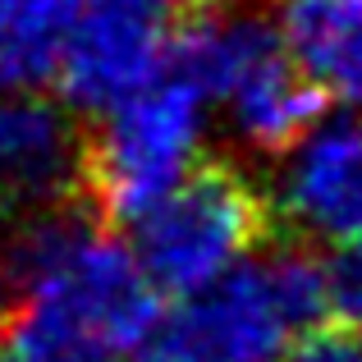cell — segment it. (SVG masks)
I'll list each match as a JSON object with an SVG mask.
<instances>
[{
  "instance_id": "obj_10",
  "label": "cell",
  "mask_w": 362,
  "mask_h": 362,
  "mask_svg": "<svg viewBox=\"0 0 362 362\" xmlns=\"http://www.w3.org/2000/svg\"><path fill=\"white\" fill-rule=\"evenodd\" d=\"M78 0H0V88H42Z\"/></svg>"
},
{
  "instance_id": "obj_1",
  "label": "cell",
  "mask_w": 362,
  "mask_h": 362,
  "mask_svg": "<svg viewBox=\"0 0 362 362\" xmlns=\"http://www.w3.org/2000/svg\"><path fill=\"white\" fill-rule=\"evenodd\" d=\"M271 239V197L230 156H197L133 221V257L156 293L188 298Z\"/></svg>"
},
{
  "instance_id": "obj_7",
  "label": "cell",
  "mask_w": 362,
  "mask_h": 362,
  "mask_svg": "<svg viewBox=\"0 0 362 362\" xmlns=\"http://www.w3.org/2000/svg\"><path fill=\"white\" fill-rule=\"evenodd\" d=\"M221 101L230 106V124L239 142L257 156H284L330 106L326 92L293 64L284 42L257 55Z\"/></svg>"
},
{
  "instance_id": "obj_9",
  "label": "cell",
  "mask_w": 362,
  "mask_h": 362,
  "mask_svg": "<svg viewBox=\"0 0 362 362\" xmlns=\"http://www.w3.org/2000/svg\"><path fill=\"white\" fill-rule=\"evenodd\" d=\"M0 362H119V354L55 298H23L0 317Z\"/></svg>"
},
{
  "instance_id": "obj_5",
  "label": "cell",
  "mask_w": 362,
  "mask_h": 362,
  "mask_svg": "<svg viewBox=\"0 0 362 362\" xmlns=\"http://www.w3.org/2000/svg\"><path fill=\"white\" fill-rule=\"evenodd\" d=\"M303 239L362 243V119L321 115L284 151L275 206Z\"/></svg>"
},
{
  "instance_id": "obj_3",
  "label": "cell",
  "mask_w": 362,
  "mask_h": 362,
  "mask_svg": "<svg viewBox=\"0 0 362 362\" xmlns=\"http://www.w3.org/2000/svg\"><path fill=\"white\" fill-rule=\"evenodd\" d=\"M188 0H78L55 51V88L78 115H101L165 69Z\"/></svg>"
},
{
  "instance_id": "obj_11",
  "label": "cell",
  "mask_w": 362,
  "mask_h": 362,
  "mask_svg": "<svg viewBox=\"0 0 362 362\" xmlns=\"http://www.w3.org/2000/svg\"><path fill=\"white\" fill-rule=\"evenodd\" d=\"M262 271L271 280V293L280 312L289 317L293 335L326 321V284H321V257L308 243H280L271 257H262Z\"/></svg>"
},
{
  "instance_id": "obj_2",
  "label": "cell",
  "mask_w": 362,
  "mask_h": 362,
  "mask_svg": "<svg viewBox=\"0 0 362 362\" xmlns=\"http://www.w3.org/2000/svg\"><path fill=\"white\" fill-rule=\"evenodd\" d=\"M202 106L206 97L193 83L160 69L147 88L101 110V124L83 133L78 202L106 230L133 225L197 160L206 129Z\"/></svg>"
},
{
  "instance_id": "obj_8",
  "label": "cell",
  "mask_w": 362,
  "mask_h": 362,
  "mask_svg": "<svg viewBox=\"0 0 362 362\" xmlns=\"http://www.w3.org/2000/svg\"><path fill=\"white\" fill-rule=\"evenodd\" d=\"M275 33L326 97L362 106V0H280Z\"/></svg>"
},
{
  "instance_id": "obj_12",
  "label": "cell",
  "mask_w": 362,
  "mask_h": 362,
  "mask_svg": "<svg viewBox=\"0 0 362 362\" xmlns=\"http://www.w3.org/2000/svg\"><path fill=\"white\" fill-rule=\"evenodd\" d=\"M326 284V317L349 330H362V243H339L321 257Z\"/></svg>"
},
{
  "instance_id": "obj_13",
  "label": "cell",
  "mask_w": 362,
  "mask_h": 362,
  "mask_svg": "<svg viewBox=\"0 0 362 362\" xmlns=\"http://www.w3.org/2000/svg\"><path fill=\"white\" fill-rule=\"evenodd\" d=\"M280 362H362V335L358 330H303V339H293L284 349Z\"/></svg>"
},
{
  "instance_id": "obj_4",
  "label": "cell",
  "mask_w": 362,
  "mask_h": 362,
  "mask_svg": "<svg viewBox=\"0 0 362 362\" xmlns=\"http://www.w3.org/2000/svg\"><path fill=\"white\" fill-rule=\"evenodd\" d=\"M293 326L280 312L262 262L243 257L216 284L160 308L151 330L129 349L133 362H280Z\"/></svg>"
},
{
  "instance_id": "obj_6",
  "label": "cell",
  "mask_w": 362,
  "mask_h": 362,
  "mask_svg": "<svg viewBox=\"0 0 362 362\" xmlns=\"http://www.w3.org/2000/svg\"><path fill=\"white\" fill-rule=\"evenodd\" d=\"M83 129L64 101L0 88V216L78 202Z\"/></svg>"
}]
</instances>
